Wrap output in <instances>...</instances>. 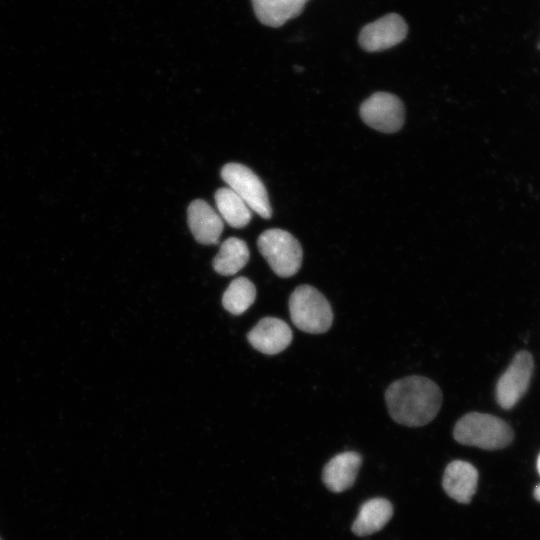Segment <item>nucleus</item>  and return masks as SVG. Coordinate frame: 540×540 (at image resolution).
<instances>
[{
  "label": "nucleus",
  "instance_id": "7ed1b4c3",
  "mask_svg": "<svg viewBox=\"0 0 540 540\" xmlns=\"http://www.w3.org/2000/svg\"><path fill=\"white\" fill-rule=\"evenodd\" d=\"M289 312L293 324L307 333H324L333 322L328 300L319 290L306 284L298 286L290 295Z\"/></svg>",
  "mask_w": 540,
  "mask_h": 540
},
{
  "label": "nucleus",
  "instance_id": "f257e3e1",
  "mask_svg": "<svg viewBox=\"0 0 540 540\" xmlns=\"http://www.w3.org/2000/svg\"><path fill=\"white\" fill-rule=\"evenodd\" d=\"M391 418L405 426L419 427L431 422L442 404V392L432 380L408 376L396 380L385 392Z\"/></svg>",
  "mask_w": 540,
  "mask_h": 540
},
{
  "label": "nucleus",
  "instance_id": "f03ea898",
  "mask_svg": "<svg viewBox=\"0 0 540 540\" xmlns=\"http://www.w3.org/2000/svg\"><path fill=\"white\" fill-rule=\"evenodd\" d=\"M453 436L461 444L495 450L511 443L513 431L505 421L496 416L471 412L457 421Z\"/></svg>",
  "mask_w": 540,
  "mask_h": 540
},
{
  "label": "nucleus",
  "instance_id": "412c9836",
  "mask_svg": "<svg viewBox=\"0 0 540 540\" xmlns=\"http://www.w3.org/2000/svg\"><path fill=\"white\" fill-rule=\"evenodd\" d=\"M1 540V539H0Z\"/></svg>",
  "mask_w": 540,
  "mask_h": 540
},
{
  "label": "nucleus",
  "instance_id": "a211bd4d",
  "mask_svg": "<svg viewBox=\"0 0 540 540\" xmlns=\"http://www.w3.org/2000/svg\"><path fill=\"white\" fill-rule=\"evenodd\" d=\"M534 497L536 498V500L540 501V485L535 488Z\"/></svg>",
  "mask_w": 540,
  "mask_h": 540
},
{
  "label": "nucleus",
  "instance_id": "f8f14e48",
  "mask_svg": "<svg viewBox=\"0 0 540 540\" xmlns=\"http://www.w3.org/2000/svg\"><path fill=\"white\" fill-rule=\"evenodd\" d=\"M361 463L362 458L355 451L339 453L325 464L322 481L332 492H343L354 484Z\"/></svg>",
  "mask_w": 540,
  "mask_h": 540
},
{
  "label": "nucleus",
  "instance_id": "6ab92c4d",
  "mask_svg": "<svg viewBox=\"0 0 540 540\" xmlns=\"http://www.w3.org/2000/svg\"><path fill=\"white\" fill-rule=\"evenodd\" d=\"M537 468H538V472L540 474V455H539L538 460H537Z\"/></svg>",
  "mask_w": 540,
  "mask_h": 540
},
{
  "label": "nucleus",
  "instance_id": "dca6fc26",
  "mask_svg": "<svg viewBox=\"0 0 540 540\" xmlns=\"http://www.w3.org/2000/svg\"><path fill=\"white\" fill-rule=\"evenodd\" d=\"M215 202L219 215L231 227L243 228L249 224L252 218L251 209L229 187L216 191Z\"/></svg>",
  "mask_w": 540,
  "mask_h": 540
},
{
  "label": "nucleus",
  "instance_id": "1a4fd4ad",
  "mask_svg": "<svg viewBox=\"0 0 540 540\" xmlns=\"http://www.w3.org/2000/svg\"><path fill=\"white\" fill-rule=\"evenodd\" d=\"M292 337L289 325L275 317L261 319L247 335L252 347L267 355H275L285 350Z\"/></svg>",
  "mask_w": 540,
  "mask_h": 540
},
{
  "label": "nucleus",
  "instance_id": "0eeeda50",
  "mask_svg": "<svg viewBox=\"0 0 540 540\" xmlns=\"http://www.w3.org/2000/svg\"><path fill=\"white\" fill-rule=\"evenodd\" d=\"M533 365L530 353L519 352L499 378L496 386V397L502 408L513 407L524 395L531 379Z\"/></svg>",
  "mask_w": 540,
  "mask_h": 540
},
{
  "label": "nucleus",
  "instance_id": "20e7f679",
  "mask_svg": "<svg viewBox=\"0 0 540 540\" xmlns=\"http://www.w3.org/2000/svg\"><path fill=\"white\" fill-rule=\"evenodd\" d=\"M257 245L275 274L291 277L302 264L303 251L298 240L289 232L272 228L260 234Z\"/></svg>",
  "mask_w": 540,
  "mask_h": 540
},
{
  "label": "nucleus",
  "instance_id": "39448f33",
  "mask_svg": "<svg viewBox=\"0 0 540 540\" xmlns=\"http://www.w3.org/2000/svg\"><path fill=\"white\" fill-rule=\"evenodd\" d=\"M221 177L251 211L265 219L272 216L267 190L250 168L240 163L230 162L222 167Z\"/></svg>",
  "mask_w": 540,
  "mask_h": 540
},
{
  "label": "nucleus",
  "instance_id": "4468645a",
  "mask_svg": "<svg viewBox=\"0 0 540 540\" xmlns=\"http://www.w3.org/2000/svg\"><path fill=\"white\" fill-rule=\"evenodd\" d=\"M393 515L392 504L385 498H372L364 502L352 524L357 536H367L381 530Z\"/></svg>",
  "mask_w": 540,
  "mask_h": 540
},
{
  "label": "nucleus",
  "instance_id": "423d86ee",
  "mask_svg": "<svg viewBox=\"0 0 540 540\" xmlns=\"http://www.w3.org/2000/svg\"><path fill=\"white\" fill-rule=\"evenodd\" d=\"M360 116L369 127L384 133H394L402 127L405 112L397 96L376 92L361 104Z\"/></svg>",
  "mask_w": 540,
  "mask_h": 540
},
{
  "label": "nucleus",
  "instance_id": "2eb2a0df",
  "mask_svg": "<svg viewBox=\"0 0 540 540\" xmlns=\"http://www.w3.org/2000/svg\"><path fill=\"white\" fill-rule=\"evenodd\" d=\"M249 255V249L245 241L230 237L221 244L212 265L220 275H234L247 264Z\"/></svg>",
  "mask_w": 540,
  "mask_h": 540
},
{
  "label": "nucleus",
  "instance_id": "ddd939ff",
  "mask_svg": "<svg viewBox=\"0 0 540 540\" xmlns=\"http://www.w3.org/2000/svg\"><path fill=\"white\" fill-rule=\"evenodd\" d=\"M308 0H251L255 16L263 25L277 28L303 11Z\"/></svg>",
  "mask_w": 540,
  "mask_h": 540
},
{
  "label": "nucleus",
  "instance_id": "f3484780",
  "mask_svg": "<svg viewBox=\"0 0 540 540\" xmlns=\"http://www.w3.org/2000/svg\"><path fill=\"white\" fill-rule=\"evenodd\" d=\"M256 299V288L246 277H237L229 284L222 297L223 307L234 315L244 313Z\"/></svg>",
  "mask_w": 540,
  "mask_h": 540
},
{
  "label": "nucleus",
  "instance_id": "9b49d317",
  "mask_svg": "<svg viewBox=\"0 0 540 540\" xmlns=\"http://www.w3.org/2000/svg\"><path fill=\"white\" fill-rule=\"evenodd\" d=\"M478 472L469 462H450L443 475L442 486L446 494L459 503L467 504L476 492Z\"/></svg>",
  "mask_w": 540,
  "mask_h": 540
},
{
  "label": "nucleus",
  "instance_id": "6e6552de",
  "mask_svg": "<svg viewBox=\"0 0 540 540\" xmlns=\"http://www.w3.org/2000/svg\"><path fill=\"white\" fill-rule=\"evenodd\" d=\"M407 32L408 26L404 18L399 14L389 13L365 25L358 40L365 51L377 52L402 42Z\"/></svg>",
  "mask_w": 540,
  "mask_h": 540
},
{
  "label": "nucleus",
  "instance_id": "9d476101",
  "mask_svg": "<svg viewBox=\"0 0 540 540\" xmlns=\"http://www.w3.org/2000/svg\"><path fill=\"white\" fill-rule=\"evenodd\" d=\"M187 222L195 240L204 245L216 244L223 232V219L206 201L196 199L187 209Z\"/></svg>",
  "mask_w": 540,
  "mask_h": 540
},
{
  "label": "nucleus",
  "instance_id": "aec40b11",
  "mask_svg": "<svg viewBox=\"0 0 540 540\" xmlns=\"http://www.w3.org/2000/svg\"><path fill=\"white\" fill-rule=\"evenodd\" d=\"M538 48L540 49V42H539V44H538Z\"/></svg>",
  "mask_w": 540,
  "mask_h": 540
}]
</instances>
